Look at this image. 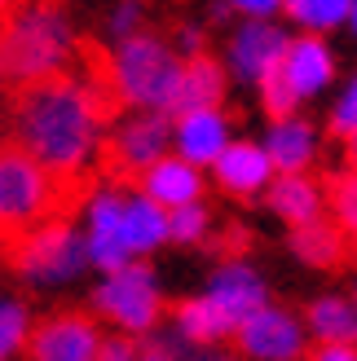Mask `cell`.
<instances>
[{
	"mask_svg": "<svg viewBox=\"0 0 357 361\" xmlns=\"http://www.w3.org/2000/svg\"><path fill=\"white\" fill-rule=\"evenodd\" d=\"M106 128H111V97L71 75L27 84L13 106V146L53 180L75 190H84L88 172L102 164Z\"/></svg>",
	"mask_w": 357,
	"mask_h": 361,
	"instance_id": "6da1fadb",
	"label": "cell"
},
{
	"mask_svg": "<svg viewBox=\"0 0 357 361\" xmlns=\"http://www.w3.org/2000/svg\"><path fill=\"white\" fill-rule=\"evenodd\" d=\"M71 53H75V31L66 23V9L53 0H18L0 18V62L5 80L13 84H40L62 75Z\"/></svg>",
	"mask_w": 357,
	"mask_h": 361,
	"instance_id": "7a4b0ae2",
	"label": "cell"
},
{
	"mask_svg": "<svg viewBox=\"0 0 357 361\" xmlns=\"http://www.w3.org/2000/svg\"><path fill=\"white\" fill-rule=\"evenodd\" d=\"M176 75H181L176 49L155 31H137V35L115 44L111 62H106V88L102 93L115 106H128V111L164 115Z\"/></svg>",
	"mask_w": 357,
	"mask_h": 361,
	"instance_id": "3957f363",
	"label": "cell"
},
{
	"mask_svg": "<svg viewBox=\"0 0 357 361\" xmlns=\"http://www.w3.org/2000/svg\"><path fill=\"white\" fill-rule=\"evenodd\" d=\"M75 185L53 180L35 159L18 146H0V238L13 243L35 225L66 216V203L75 198Z\"/></svg>",
	"mask_w": 357,
	"mask_h": 361,
	"instance_id": "277c9868",
	"label": "cell"
},
{
	"mask_svg": "<svg viewBox=\"0 0 357 361\" xmlns=\"http://www.w3.org/2000/svg\"><path fill=\"white\" fill-rule=\"evenodd\" d=\"M9 260L13 269L23 274L27 282H40V286H58L84 274V233H75V225L58 216V221H44L35 225L31 233L9 243Z\"/></svg>",
	"mask_w": 357,
	"mask_h": 361,
	"instance_id": "5b68a950",
	"label": "cell"
},
{
	"mask_svg": "<svg viewBox=\"0 0 357 361\" xmlns=\"http://www.w3.org/2000/svg\"><path fill=\"white\" fill-rule=\"evenodd\" d=\"M93 309L106 322H115L123 335L150 339V331L164 317V295H159V282H155L150 269L141 260H133L119 274H106V282L93 291Z\"/></svg>",
	"mask_w": 357,
	"mask_h": 361,
	"instance_id": "8992f818",
	"label": "cell"
},
{
	"mask_svg": "<svg viewBox=\"0 0 357 361\" xmlns=\"http://www.w3.org/2000/svg\"><path fill=\"white\" fill-rule=\"evenodd\" d=\"M164 154H172V119L155 111H128L106 128V141H102V164L119 180H137Z\"/></svg>",
	"mask_w": 357,
	"mask_h": 361,
	"instance_id": "52a82bcc",
	"label": "cell"
},
{
	"mask_svg": "<svg viewBox=\"0 0 357 361\" xmlns=\"http://www.w3.org/2000/svg\"><path fill=\"white\" fill-rule=\"evenodd\" d=\"M229 339H234L238 357H252V361H305L309 353L305 322L291 309H278V304H265L260 313L238 322Z\"/></svg>",
	"mask_w": 357,
	"mask_h": 361,
	"instance_id": "ba28073f",
	"label": "cell"
},
{
	"mask_svg": "<svg viewBox=\"0 0 357 361\" xmlns=\"http://www.w3.org/2000/svg\"><path fill=\"white\" fill-rule=\"evenodd\" d=\"M102 331L88 313H53L27 331V361H97Z\"/></svg>",
	"mask_w": 357,
	"mask_h": 361,
	"instance_id": "9c48e42d",
	"label": "cell"
},
{
	"mask_svg": "<svg viewBox=\"0 0 357 361\" xmlns=\"http://www.w3.org/2000/svg\"><path fill=\"white\" fill-rule=\"evenodd\" d=\"M119 216H123V190L106 185V190H93L84 198V256L88 264H97L102 274H119V269H128L133 256L128 247L119 238Z\"/></svg>",
	"mask_w": 357,
	"mask_h": 361,
	"instance_id": "30bf717a",
	"label": "cell"
},
{
	"mask_svg": "<svg viewBox=\"0 0 357 361\" xmlns=\"http://www.w3.org/2000/svg\"><path fill=\"white\" fill-rule=\"evenodd\" d=\"M291 35L282 31L278 23H243L234 35H229L225 49V75H234L238 84H260V75L282 62Z\"/></svg>",
	"mask_w": 357,
	"mask_h": 361,
	"instance_id": "8fae6325",
	"label": "cell"
},
{
	"mask_svg": "<svg viewBox=\"0 0 357 361\" xmlns=\"http://www.w3.org/2000/svg\"><path fill=\"white\" fill-rule=\"evenodd\" d=\"M229 115L221 106H212V111H190V115H176L172 119V154L181 159L190 168H212L217 164V154L229 146Z\"/></svg>",
	"mask_w": 357,
	"mask_h": 361,
	"instance_id": "7c38bea8",
	"label": "cell"
},
{
	"mask_svg": "<svg viewBox=\"0 0 357 361\" xmlns=\"http://www.w3.org/2000/svg\"><path fill=\"white\" fill-rule=\"evenodd\" d=\"M207 300L225 313L229 326H238V322H247L270 304V286H265V278L247 260H225V264H217V274L207 282Z\"/></svg>",
	"mask_w": 357,
	"mask_h": 361,
	"instance_id": "4fadbf2b",
	"label": "cell"
},
{
	"mask_svg": "<svg viewBox=\"0 0 357 361\" xmlns=\"http://www.w3.org/2000/svg\"><path fill=\"white\" fill-rule=\"evenodd\" d=\"M225 66L212 58V53H199V58H186L181 62V75L172 84V97L164 106V119H176V115H190V111H212V106L225 102Z\"/></svg>",
	"mask_w": 357,
	"mask_h": 361,
	"instance_id": "5bb4252c",
	"label": "cell"
},
{
	"mask_svg": "<svg viewBox=\"0 0 357 361\" xmlns=\"http://www.w3.org/2000/svg\"><path fill=\"white\" fill-rule=\"evenodd\" d=\"M278 66H282V75H287L291 93L300 102L317 97L335 80V53H331V44L322 40V35H291Z\"/></svg>",
	"mask_w": 357,
	"mask_h": 361,
	"instance_id": "9a60e30c",
	"label": "cell"
},
{
	"mask_svg": "<svg viewBox=\"0 0 357 361\" xmlns=\"http://www.w3.org/2000/svg\"><path fill=\"white\" fill-rule=\"evenodd\" d=\"M265 159H270L274 176H300L313 168L317 159V128L300 115H287V119H274L270 123V137L260 141Z\"/></svg>",
	"mask_w": 357,
	"mask_h": 361,
	"instance_id": "2e32d148",
	"label": "cell"
},
{
	"mask_svg": "<svg viewBox=\"0 0 357 361\" xmlns=\"http://www.w3.org/2000/svg\"><path fill=\"white\" fill-rule=\"evenodd\" d=\"M137 194H146L155 207L176 212V207H190L203 198V172L181 164L176 154H164L159 164H150L146 172L137 176Z\"/></svg>",
	"mask_w": 357,
	"mask_h": 361,
	"instance_id": "e0dca14e",
	"label": "cell"
},
{
	"mask_svg": "<svg viewBox=\"0 0 357 361\" xmlns=\"http://www.w3.org/2000/svg\"><path fill=\"white\" fill-rule=\"evenodd\" d=\"M212 172H217V185L234 198H256V194L270 190V180H274V168H270V159H265V150L256 141H229L217 154Z\"/></svg>",
	"mask_w": 357,
	"mask_h": 361,
	"instance_id": "ac0fdd59",
	"label": "cell"
},
{
	"mask_svg": "<svg viewBox=\"0 0 357 361\" xmlns=\"http://www.w3.org/2000/svg\"><path fill=\"white\" fill-rule=\"evenodd\" d=\"M265 198H270L274 216H282L291 229L322 221V212H327V190H322V180H313L309 172H300V176H274L270 190H265Z\"/></svg>",
	"mask_w": 357,
	"mask_h": 361,
	"instance_id": "d6986e66",
	"label": "cell"
},
{
	"mask_svg": "<svg viewBox=\"0 0 357 361\" xmlns=\"http://www.w3.org/2000/svg\"><path fill=\"white\" fill-rule=\"evenodd\" d=\"M119 238L128 256H150L168 243V212L155 207L146 194H123V216H119Z\"/></svg>",
	"mask_w": 357,
	"mask_h": 361,
	"instance_id": "ffe728a7",
	"label": "cell"
},
{
	"mask_svg": "<svg viewBox=\"0 0 357 361\" xmlns=\"http://www.w3.org/2000/svg\"><path fill=\"white\" fill-rule=\"evenodd\" d=\"M291 251L313 269H340L349 260V251H353V238L335 221L322 216V221H313V225L291 229Z\"/></svg>",
	"mask_w": 357,
	"mask_h": 361,
	"instance_id": "44dd1931",
	"label": "cell"
},
{
	"mask_svg": "<svg viewBox=\"0 0 357 361\" xmlns=\"http://www.w3.org/2000/svg\"><path fill=\"white\" fill-rule=\"evenodd\" d=\"M305 331L317 344H353L357 348V309L353 300L340 295H322L305 309Z\"/></svg>",
	"mask_w": 357,
	"mask_h": 361,
	"instance_id": "7402d4cb",
	"label": "cell"
},
{
	"mask_svg": "<svg viewBox=\"0 0 357 361\" xmlns=\"http://www.w3.org/2000/svg\"><path fill=\"white\" fill-rule=\"evenodd\" d=\"M172 322H176V335H181L186 344H221V339L234 335V326H229L225 313L207 295H194L186 304H176Z\"/></svg>",
	"mask_w": 357,
	"mask_h": 361,
	"instance_id": "603a6c76",
	"label": "cell"
},
{
	"mask_svg": "<svg viewBox=\"0 0 357 361\" xmlns=\"http://www.w3.org/2000/svg\"><path fill=\"white\" fill-rule=\"evenodd\" d=\"M349 5L353 0H282L287 18L305 35H327L335 27H344L349 23Z\"/></svg>",
	"mask_w": 357,
	"mask_h": 361,
	"instance_id": "cb8c5ba5",
	"label": "cell"
},
{
	"mask_svg": "<svg viewBox=\"0 0 357 361\" xmlns=\"http://www.w3.org/2000/svg\"><path fill=\"white\" fill-rule=\"evenodd\" d=\"M327 207H331V221L340 225L349 238H357V172H340L327 185Z\"/></svg>",
	"mask_w": 357,
	"mask_h": 361,
	"instance_id": "d4e9b609",
	"label": "cell"
},
{
	"mask_svg": "<svg viewBox=\"0 0 357 361\" xmlns=\"http://www.w3.org/2000/svg\"><path fill=\"white\" fill-rule=\"evenodd\" d=\"M260 106H265V115L270 119H287V115H296V106H300V97L291 93V84H287V75H282V66H274L270 75H260Z\"/></svg>",
	"mask_w": 357,
	"mask_h": 361,
	"instance_id": "484cf974",
	"label": "cell"
},
{
	"mask_svg": "<svg viewBox=\"0 0 357 361\" xmlns=\"http://www.w3.org/2000/svg\"><path fill=\"white\" fill-rule=\"evenodd\" d=\"M27 331H31V317L18 300H0V361H9L18 348L27 344Z\"/></svg>",
	"mask_w": 357,
	"mask_h": 361,
	"instance_id": "4316f807",
	"label": "cell"
},
{
	"mask_svg": "<svg viewBox=\"0 0 357 361\" xmlns=\"http://www.w3.org/2000/svg\"><path fill=\"white\" fill-rule=\"evenodd\" d=\"M207 207L203 203H190V207H176L168 212V243H203L207 238Z\"/></svg>",
	"mask_w": 357,
	"mask_h": 361,
	"instance_id": "83f0119b",
	"label": "cell"
},
{
	"mask_svg": "<svg viewBox=\"0 0 357 361\" xmlns=\"http://www.w3.org/2000/svg\"><path fill=\"white\" fill-rule=\"evenodd\" d=\"M111 40L119 44V40H128V35H137V31H146V5L141 0H119V5L111 9Z\"/></svg>",
	"mask_w": 357,
	"mask_h": 361,
	"instance_id": "f1b7e54d",
	"label": "cell"
},
{
	"mask_svg": "<svg viewBox=\"0 0 357 361\" xmlns=\"http://www.w3.org/2000/svg\"><path fill=\"white\" fill-rule=\"evenodd\" d=\"M353 133H357V80L340 93V102H335V111H331V137L349 141Z\"/></svg>",
	"mask_w": 357,
	"mask_h": 361,
	"instance_id": "f546056e",
	"label": "cell"
},
{
	"mask_svg": "<svg viewBox=\"0 0 357 361\" xmlns=\"http://www.w3.org/2000/svg\"><path fill=\"white\" fill-rule=\"evenodd\" d=\"M137 353H141V339L133 335H106L97 344V361H137Z\"/></svg>",
	"mask_w": 357,
	"mask_h": 361,
	"instance_id": "4dcf8cb0",
	"label": "cell"
},
{
	"mask_svg": "<svg viewBox=\"0 0 357 361\" xmlns=\"http://www.w3.org/2000/svg\"><path fill=\"white\" fill-rule=\"evenodd\" d=\"M229 13H238L243 23H270L274 13H282V0H225Z\"/></svg>",
	"mask_w": 357,
	"mask_h": 361,
	"instance_id": "1f68e13d",
	"label": "cell"
},
{
	"mask_svg": "<svg viewBox=\"0 0 357 361\" xmlns=\"http://www.w3.org/2000/svg\"><path fill=\"white\" fill-rule=\"evenodd\" d=\"M172 49H176V58H181V62H186V58H199V53H203V27H194V23L181 27V31H176V44H172Z\"/></svg>",
	"mask_w": 357,
	"mask_h": 361,
	"instance_id": "d6a6232c",
	"label": "cell"
},
{
	"mask_svg": "<svg viewBox=\"0 0 357 361\" xmlns=\"http://www.w3.org/2000/svg\"><path fill=\"white\" fill-rule=\"evenodd\" d=\"M305 361H357V348L353 344H313Z\"/></svg>",
	"mask_w": 357,
	"mask_h": 361,
	"instance_id": "836d02e7",
	"label": "cell"
},
{
	"mask_svg": "<svg viewBox=\"0 0 357 361\" xmlns=\"http://www.w3.org/2000/svg\"><path fill=\"white\" fill-rule=\"evenodd\" d=\"M137 361H176V353H172V344H141V353H137Z\"/></svg>",
	"mask_w": 357,
	"mask_h": 361,
	"instance_id": "e575fe53",
	"label": "cell"
},
{
	"mask_svg": "<svg viewBox=\"0 0 357 361\" xmlns=\"http://www.w3.org/2000/svg\"><path fill=\"white\" fill-rule=\"evenodd\" d=\"M344 159H349V172H357V133L344 141Z\"/></svg>",
	"mask_w": 357,
	"mask_h": 361,
	"instance_id": "d590c367",
	"label": "cell"
},
{
	"mask_svg": "<svg viewBox=\"0 0 357 361\" xmlns=\"http://www.w3.org/2000/svg\"><path fill=\"white\" fill-rule=\"evenodd\" d=\"M207 18H212V23H225V18H229V5H225V0H217V5L207 9Z\"/></svg>",
	"mask_w": 357,
	"mask_h": 361,
	"instance_id": "8d00e7d4",
	"label": "cell"
},
{
	"mask_svg": "<svg viewBox=\"0 0 357 361\" xmlns=\"http://www.w3.org/2000/svg\"><path fill=\"white\" fill-rule=\"evenodd\" d=\"M190 361H238V357H229V353H199V357H190Z\"/></svg>",
	"mask_w": 357,
	"mask_h": 361,
	"instance_id": "74e56055",
	"label": "cell"
},
{
	"mask_svg": "<svg viewBox=\"0 0 357 361\" xmlns=\"http://www.w3.org/2000/svg\"><path fill=\"white\" fill-rule=\"evenodd\" d=\"M344 27H349V31L357 35V0H353V5H349V23H344Z\"/></svg>",
	"mask_w": 357,
	"mask_h": 361,
	"instance_id": "f35d334b",
	"label": "cell"
},
{
	"mask_svg": "<svg viewBox=\"0 0 357 361\" xmlns=\"http://www.w3.org/2000/svg\"><path fill=\"white\" fill-rule=\"evenodd\" d=\"M13 5H18V0H0V18H5V13H9Z\"/></svg>",
	"mask_w": 357,
	"mask_h": 361,
	"instance_id": "ab89813d",
	"label": "cell"
},
{
	"mask_svg": "<svg viewBox=\"0 0 357 361\" xmlns=\"http://www.w3.org/2000/svg\"><path fill=\"white\" fill-rule=\"evenodd\" d=\"M0 88H5V62H0Z\"/></svg>",
	"mask_w": 357,
	"mask_h": 361,
	"instance_id": "60d3db41",
	"label": "cell"
},
{
	"mask_svg": "<svg viewBox=\"0 0 357 361\" xmlns=\"http://www.w3.org/2000/svg\"><path fill=\"white\" fill-rule=\"evenodd\" d=\"M353 251H357V238H353Z\"/></svg>",
	"mask_w": 357,
	"mask_h": 361,
	"instance_id": "b9f144b4",
	"label": "cell"
},
{
	"mask_svg": "<svg viewBox=\"0 0 357 361\" xmlns=\"http://www.w3.org/2000/svg\"><path fill=\"white\" fill-rule=\"evenodd\" d=\"M353 295H357V291H353ZM353 309H357V304H353Z\"/></svg>",
	"mask_w": 357,
	"mask_h": 361,
	"instance_id": "7bdbcfd3",
	"label": "cell"
}]
</instances>
